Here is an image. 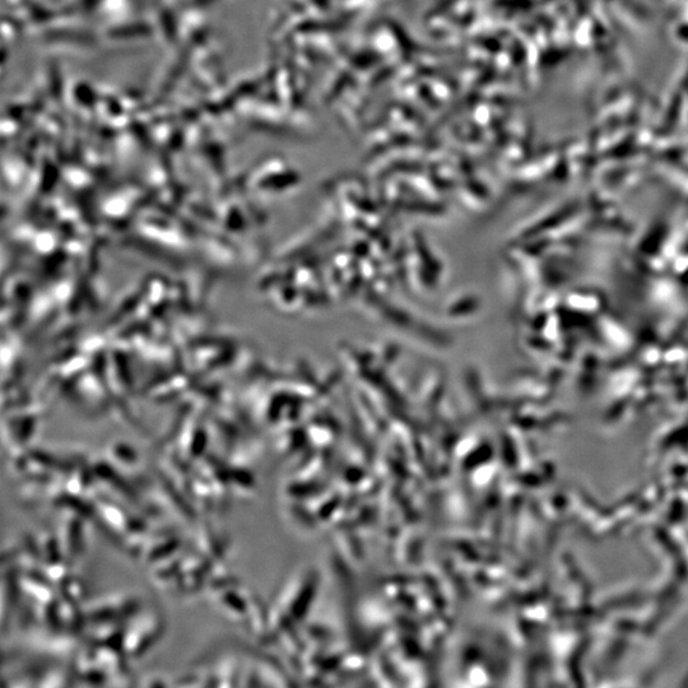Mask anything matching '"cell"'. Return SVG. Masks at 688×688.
Masks as SVG:
<instances>
[{
  "label": "cell",
  "mask_w": 688,
  "mask_h": 688,
  "mask_svg": "<svg viewBox=\"0 0 688 688\" xmlns=\"http://www.w3.org/2000/svg\"><path fill=\"white\" fill-rule=\"evenodd\" d=\"M153 607H141L125 621L122 645L128 660L143 658L164 636V617Z\"/></svg>",
  "instance_id": "cell-1"
},
{
  "label": "cell",
  "mask_w": 688,
  "mask_h": 688,
  "mask_svg": "<svg viewBox=\"0 0 688 688\" xmlns=\"http://www.w3.org/2000/svg\"><path fill=\"white\" fill-rule=\"evenodd\" d=\"M106 460L118 469L119 472L127 473L134 471L139 464V455L136 450L125 443H114L108 449Z\"/></svg>",
  "instance_id": "cell-4"
},
{
  "label": "cell",
  "mask_w": 688,
  "mask_h": 688,
  "mask_svg": "<svg viewBox=\"0 0 688 688\" xmlns=\"http://www.w3.org/2000/svg\"><path fill=\"white\" fill-rule=\"evenodd\" d=\"M209 592H211L212 601L218 610L231 621L245 620L248 616L250 604L246 601V594L243 590L237 587L236 581L235 583L209 588Z\"/></svg>",
  "instance_id": "cell-3"
},
{
  "label": "cell",
  "mask_w": 688,
  "mask_h": 688,
  "mask_svg": "<svg viewBox=\"0 0 688 688\" xmlns=\"http://www.w3.org/2000/svg\"><path fill=\"white\" fill-rule=\"evenodd\" d=\"M141 608L137 598L132 595L118 593L96 599L90 606L83 607L85 621L92 626L125 622Z\"/></svg>",
  "instance_id": "cell-2"
}]
</instances>
